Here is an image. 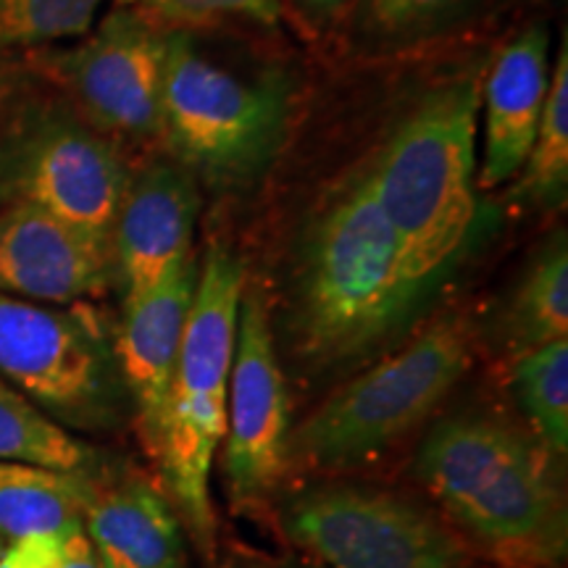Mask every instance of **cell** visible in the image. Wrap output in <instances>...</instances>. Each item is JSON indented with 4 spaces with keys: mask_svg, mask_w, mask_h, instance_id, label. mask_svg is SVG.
<instances>
[{
    "mask_svg": "<svg viewBox=\"0 0 568 568\" xmlns=\"http://www.w3.org/2000/svg\"><path fill=\"white\" fill-rule=\"evenodd\" d=\"M426 282L382 213L364 166L316 205L295 261V335L316 366L366 358L414 326Z\"/></svg>",
    "mask_w": 568,
    "mask_h": 568,
    "instance_id": "1",
    "label": "cell"
},
{
    "mask_svg": "<svg viewBox=\"0 0 568 568\" xmlns=\"http://www.w3.org/2000/svg\"><path fill=\"white\" fill-rule=\"evenodd\" d=\"M418 477L464 535L500 568L564 560L568 510L548 453L495 416L439 422L418 450Z\"/></svg>",
    "mask_w": 568,
    "mask_h": 568,
    "instance_id": "2",
    "label": "cell"
},
{
    "mask_svg": "<svg viewBox=\"0 0 568 568\" xmlns=\"http://www.w3.org/2000/svg\"><path fill=\"white\" fill-rule=\"evenodd\" d=\"M479 90L481 74H466L426 92L364 166L382 213L435 287L481 230Z\"/></svg>",
    "mask_w": 568,
    "mask_h": 568,
    "instance_id": "3",
    "label": "cell"
},
{
    "mask_svg": "<svg viewBox=\"0 0 568 568\" xmlns=\"http://www.w3.org/2000/svg\"><path fill=\"white\" fill-rule=\"evenodd\" d=\"M243 295V264L224 245L213 243L197 264L159 456L176 516L205 556L216 548L211 471L226 432V397Z\"/></svg>",
    "mask_w": 568,
    "mask_h": 568,
    "instance_id": "4",
    "label": "cell"
},
{
    "mask_svg": "<svg viewBox=\"0 0 568 568\" xmlns=\"http://www.w3.org/2000/svg\"><path fill=\"white\" fill-rule=\"evenodd\" d=\"M471 361L464 318L447 316L358 374L290 432V466L343 471L368 464L458 385Z\"/></svg>",
    "mask_w": 568,
    "mask_h": 568,
    "instance_id": "5",
    "label": "cell"
},
{
    "mask_svg": "<svg viewBox=\"0 0 568 568\" xmlns=\"http://www.w3.org/2000/svg\"><path fill=\"white\" fill-rule=\"evenodd\" d=\"M284 80H245L213 63L187 34H169L161 134L190 172L243 187L280 151L287 126Z\"/></svg>",
    "mask_w": 568,
    "mask_h": 568,
    "instance_id": "6",
    "label": "cell"
},
{
    "mask_svg": "<svg viewBox=\"0 0 568 568\" xmlns=\"http://www.w3.org/2000/svg\"><path fill=\"white\" fill-rule=\"evenodd\" d=\"M0 379L69 432H109L130 408L113 339L84 308L0 293Z\"/></svg>",
    "mask_w": 568,
    "mask_h": 568,
    "instance_id": "7",
    "label": "cell"
},
{
    "mask_svg": "<svg viewBox=\"0 0 568 568\" xmlns=\"http://www.w3.org/2000/svg\"><path fill=\"white\" fill-rule=\"evenodd\" d=\"M132 174L105 132L42 105L0 140V203H27L82 230L111 234Z\"/></svg>",
    "mask_w": 568,
    "mask_h": 568,
    "instance_id": "8",
    "label": "cell"
},
{
    "mask_svg": "<svg viewBox=\"0 0 568 568\" xmlns=\"http://www.w3.org/2000/svg\"><path fill=\"white\" fill-rule=\"evenodd\" d=\"M282 529L326 568H464V537L408 497L376 487L305 489Z\"/></svg>",
    "mask_w": 568,
    "mask_h": 568,
    "instance_id": "9",
    "label": "cell"
},
{
    "mask_svg": "<svg viewBox=\"0 0 568 568\" xmlns=\"http://www.w3.org/2000/svg\"><path fill=\"white\" fill-rule=\"evenodd\" d=\"M166 45L169 34L122 9L77 45L40 53V61L95 130L151 138L161 130Z\"/></svg>",
    "mask_w": 568,
    "mask_h": 568,
    "instance_id": "10",
    "label": "cell"
},
{
    "mask_svg": "<svg viewBox=\"0 0 568 568\" xmlns=\"http://www.w3.org/2000/svg\"><path fill=\"white\" fill-rule=\"evenodd\" d=\"M290 395L264 297L240 303L230 397H226L224 477L240 508L261 506L290 468Z\"/></svg>",
    "mask_w": 568,
    "mask_h": 568,
    "instance_id": "11",
    "label": "cell"
},
{
    "mask_svg": "<svg viewBox=\"0 0 568 568\" xmlns=\"http://www.w3.org/2000/svg\"><path fill=\"white\" fill-rule=\"evenodd\" d=\"M113 280L111 234L82 230L27 203L0 209V293L71 305L103 295Z\"/></svg>",
    "mask_w": 568,
    "mask_h": 568,
    "instance_id": "12",
    "label": "cell"
},
{
    "mask_svg": "<svg viewBox=\"0 0 568 568\" xmlns=\"http://www.w3.org/2000/svg\"><path fill=\"white\" fill-rule=\"evenodd\" d=\"M197 190L187 169L153 163L130 180L111 230L124 303L138 301L193 258Z\"/></svg>",
    "mask_w": 568,
    "mask_h": 568,
    "instance_id": "13",
    "label": "cell"
},
{
    "mask_svg": "<svg viewBox=\"0 0 568 568\" xmlns=\"http://www.w3.org/2000/svg\"><path fill=\"white\" fill-rule=\"evenodd\" d=\"M195 282L197 261L187 258L151 293L124 303L122 326L113 339L119 372L138 416L140 437L155 460L161 456L166 432L169 397Z\"/></svg>",
    "mask_w": 568,
    "mask_h": 568,
    "instance_id": "14",
    "label": "cell"
},
{
    "mask_svg": "<svg viewBox=\"0 0 568 568\" xmlns=\"http://www.w3.org/2000/svg\"><path fill=\"white\" fill-rule=\"evenodd\" d=\"M550 71V32L535 24L497 53L481 80V190L500 187L521 172L545 111Z\"/></svg>",
    "mask_w": 568,
    "mask_h": 568,
    "instance_id": "15",
    "label": "cell"
},
{
    "mask_svg": "<svg viewBox=\"0 0 568 568\" xmlns=\"http://www.w3.org/2000/svg\"><path fill=\"white\" fill-rule=\"evenodd\" d=\"M82 535L105 568H190L172 500L140 474L111 477L105 466L92 474Z\"/></svg>",
    "mask_w": 568,
    "mask_h": 568,
    "instance_id": "16",
    "label": "cell"
},
{
    "mask_svg": "<svg viewBox=\"0 0 568 568\" xmlns=\"http://www.w3.org/2000/svg\"><path fill=\"white\" fill-rule=\"evenodd\" d=\"M90 477L0 460V539L13 542L40 531L82 529Z\"/></svg>",
    "mask_w": 568,
    "mask_h": 568,
    "instance_id": "17",
    "label": "cell"
},
{
    "mask_svg": "<svg viewBox=\"0 0 568 568\" xmlns=\"http://www.w3.org/2000/svg\"><path fill=\"white\" fill-rule=\"evenodd\" d=\"M506 335L516 355L556 339H568L566 232L552 234L518 282L506 311Z\"/></svg>",
    "mask_w": 568,
    "mask_h": 568,
    "instance_id": "18",
    "label": "cell"
},
{
    "mask_svg": "<svg viewBox=\"0 0 568 568\" xmlns=\"http://www.w3.org/2000/svg\"><path fill=\"white\" fill-rule=\"evenodd\" d=\"M0 460L67 474H95L98 468H103V458L95 447L55 424L3 379H0Z\"/></svg>",
    "mask_w": 568,
    "mask_h": 568,
    "instance_id": "19",
    "label": "cell"
},
{
    "mask_svg": "<svg viewBox=\"0 0 568 568\" xmlns=\"http://www.w3.org/2000/svg\"><path fill=\"white\" fill-rule=\"evenodd\" d=\"M516 197L535 209H560L568 195V42L560 40L550 88L527 161L516 174Z\"/></svg>",
    "mask_w": 568,
    "mask_h": 568,
    "instance_id": "20",
    "label": "cell"
},
{
    "mask_svg": "<svg viewBox=\"0 0 568 568\" xmlns=\"http://www.w3.org/2000/svg\"><path fill=\"white\" fill-rule=\"evenodd\" d=\"M514 387L539 439L556 456L568 450V339L516 355Z\"/></svg>",
    "mask_w": 568,
    "mask_h": 568,
    "instance_id": "21",
    "label": "cell"
},
{
    "mask_svg": "<svg viewBox=\"0 0 568 568\" xmlns=\"http://www.w3.org/2000/svg\"><path fill=\"white\" fill-rule=\"evenodd\" d=\"M103 0H0V48H34L82 38Z\"/></svg>",
    "mask_w": 568,
    "mask_h": 568,
    "instance_id": "22",
    "label": "cell"
},
{
    "mask_svg": "<svg viewBox=\"0 0 568 568\" xmlns=\"http://www.w3.org/2000/svg\"><path fill=\"white\" fill-rule=\"evenodd\" d=\"M481 0H364L361 19L368 38L385 45H410L435 38L471 17Z\"/></svg>",
    "mask_w": 568,
    "mask_h": 568,
    "instance_id": "23",
    "label": "cell"
},
{
    "mask_svg": "<svg viewBox=\"0 0 568 568\" xmlns=\"http://www.w3.org/2000/svg\"><path fill=\"white\" fill-rule=\"evenodd\" d=\"M119 3L180 24H213L224 19L276 24L282 11L280 0H119Z\"/></svg>",
    "mask_w": 568,
    "mask_h": 568,
    "instance_id": "24",
    "label": "cell"
},
{
    "mask_svg": "<svg viewBox=\"0 0 568 568\" xmlns=\"http://www.w3.org/2000/svg\"><path fill=\"white\" fill-rule=\"evenodd\" d=\"M74 531H40L6 542L0 552V568H63L69 537Z\"/></svg>",
    "mask_w": 568,
    "mask_h": 568,
    "instance_id": "25",
    "label": "cell"
},
{
    "mask_svg": "<svg viewBox=\"0 0 568 568\" xmlns=\"http://www.w3.org/2000/svg\"><path fill=\"white\" fill-rule=\"evenodd\" d=\"M63 568H105L101 558L95 556V550L90 548L88 537L82 535V529H77L74 535L69 537V550H67V564Z\"/></svg>",
    "mask_w": 568,
    "mask_h": 568,
    "instance_id": "26",
    "label": "cell"
},
{
    "mask_svg": "<svg viewBox=\"0 0 568 568\" xmlns=\"http://www.w3.org/2000/svg\"><path fill=\"white\" fill-rule=\"evenodd\" d=\"M305 11L316 13V17H329V13H337L339 9H345L351 0H297Z\"/></svg>",
    "mask_w": 568,
    "mask_h": 568,
    "instance_id": "27",
    "label": "cell"
},
{
    "mask_svg": "<svg viewBox=\"0 0 568 568\" xmlns=\"http://www.w3.org/2000/svg\"><path fill=\"white\" fill-rule=\"evenodd\" d=\"M237 568H282V566H237Z\"/></svg>",
    "mask_w": 568,
    "mask_h": 568,
    "instance_id": "28",
    "label": "cell"
},
{
    "mask_svg": "<svg viewBox=\"0 0 568 568\" xmlns=\"http://www.w3.org/2000/svg\"><path fill=\"white\" fill-rule=\"evenodd\" d=\"M3 548H6V539H0V552H3Z\"/></svg>",
    "mask_w": 568,
    "mask_h": 568,
    "instance_id": "29",
    "label": "cell"
}]
</instances>
